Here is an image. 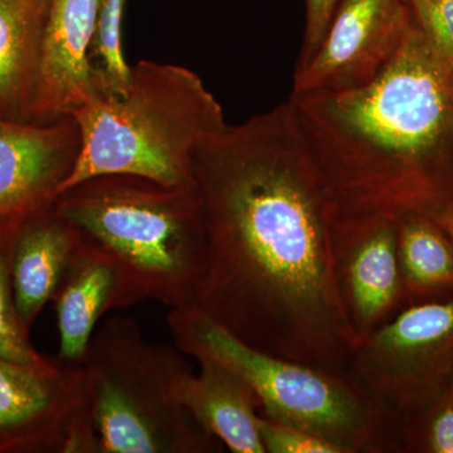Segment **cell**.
<instances>
[{
    "label": "cell",
    "mask_w": 453,
    "mask_h": 453,
    "mask_svg": "<svg viewBox=\"0 0 453 453\" xmlns=\"http://www.w3.org/2000/svg\"><path fill=\"white\" fill-rule=\"evenodd\" d=\"M80 240L120 271V309L142 301L169 309L196 303L207 265L196 187H166L127 174L98 175L55 199Z\"/></svg>",
    "instance_id": "cell-3"
},
{
    "label": "cell",
    "mask_w": 453,
    "mask_h": 453,
    "mask_svg": "<svg viewBox=\"0 0 453 453\" xmlns=\"http://www.w3.org/2000/svg\"><path fill=\"white\" fill-rule=\"evenodd\" d=\"M396 251L407 306L453 299V241L434 220L398 217Z\"/></svg>",
    "instance_id": "cell-17"
},
{
    "label": "cell",
    "mask_w": 453,
    "mask_h": 453,
    "mask_svg": "<svg viewBox=\"0 0 453 453\" xmlns=\"http://www.w3.org/2000/svg\"><path fill=\"white\" fill-rule=\"evenodd\" d=\"M207 265L195 305L265 353L349 374L356 334L336 286L332 203L288 101L202 146Z\"/></svg>",
    "instance_id": "cell-1"
},
{
    "label": "cell",
    "mask_w": 453,
    "mask_h": 453,
    "mask_svg": "<svg viewBox=\"0 0 453 453\" xmlns=\"http://www.w3.org/2000/svg\"><path fill=\"white\" fill-rule=\"evenodd\" d=\"M421 29L438 55L453 64V0H405Z\"/></svg>",
    "instance_id": "cell-21"
},
{
    "label": "cell",
    "mask_w": 453,
    "mask_h": 453,
    "mask_svg": "<svg viewBox=\"0 0 453 453\" xmlns=\"http://www.w3.org/2000/svg\"><path fill=\"white\" fill-rule=\"evenodd\" d=\"M0 453H98L82 365L0 357Z\"/></svg>",
    "instance_id": "cell-8"
},
{
    "label": "cell",
    "mask_w": 453,
    "mask_h": 453,
    "mask_svg": "<svg viewBox=\"0 0 453 453\" xmlns=\"http://www.w3.org/2000/svg\"><path fill=\"white\" fill-rule=\"evenodd\" d=\"M416 25L405 0H342L292 94L349 91L380 76Z\"/></svg>",
    "instance_id": "cell-9"
},
{
    "label": "cell",
    "mask_w": 453,
    "mask_h": 453,
    "mask_svg": "<svg viewBox=\"0 0 453 453\" xmlns=\"http://www.w3.org/2000/svg\"><path fill=\"white\" fill-rule=\"evenodd\" d=\"M120 291L121 275L115 262L79 237L52 300L62 360L81 365L97 321L110 310L120 309Z\"/></svg>",
    "instance_id": "cell-14"
},
{
    "label": "cell",
    "mask_w": 453,
    "mask_h": 453,
    "mask_svg": "<svg viewBox=\"0 0 453 453\" xmlns=\"http://www.w3.org/2000/svg\"><path fill=\"white\" fill-rule=\"evenodd\" d=\"M98 2L50 0L31 122L73 118L89 101L109 94L91 59Z\"/></svg>",
    "instance_id": "cell-12"
},
{
    "label": "cell",
    "mask_w": 453,
    "mask_h": 453,
    "mask_svg": "<svg viewBox=\"0 0 453 453\" xmlns=\"http://www.w3.org/2000/svg\"><path fill=\"white\" fill-rule=\"evenodd\" d=\"M183 401L196 422L234 453H266L258 434L261 405L253 390L234 372L210 359H198Z\"/></svg>",
    "instance_id": "cell-15"
},
{
    "label": "cell",
    "mask_w": 453,
    "mask_h": 453,
    "mask_svg": "<svg viewBox=\"0 0 453 453\" xmlns=\"http://www.w3.org/2000/svg\"><path fill=\"white\" fill-rule=\"evenodd\" d=\"M80 150L81 136L73 118L35 124L0 116V234H18L55 202Z\"/></svg>",
    "instance_id": "cell-11"
},
{
    "label": "cell",
    "mask_w": 453,
    "mask_h": 453,
    "mask_svg": "<svg viewBox=\"0 0 453 453\" xmlns=\"http://www.w3.org/2000/svg\"><path fill=\"white\" fill-rule=\"evenodd\" d=\"M258 434L266 453H345L335 443L259 414Z\"/></svg>",
    "instance_id": "cell-22"
},
{
    "label": "cell",
    "mask_w": 453,
    "mask_h": 453,
    "mask_svg": "<svg viewBox=\"0 0 453 453\" xmlns=\"http://www.w3.org/2000/svg\"><path fill=\"white\" fill-rule=\"evenodd\" d=\"M426 216L432 220L453 241V196L441 203Z\"/></svg>",
    "instance_id": "cell-24"
},
{
    "label": "cell",
    "mask_w": 453,
    "mask_h": 453,
    "mask_svg": "<svg viewBox=\"0 0 453 453\" xmlns=\"http://www.w3.org/2000/svg\"><path fill=\"white\" fill-rule=\"evenodd\" d=\"M336 286L357 342L407 306L396 251V219H334Z\"/></svg>",
    "instance_id": "cell-10"
},
{
    "label": "cell",
    "mask_w": 453,
    "mask_h": 453,
    "mask_svg": "<svg viewBox=\"0 0 453 453\" xmlns=\"http://www.w3.org/2000/svg\"><path fill=\"white\" fill-rule=\"evenodd\" d=\"M81 365L98 453L222 451L184 404L195 372L178 348L148 342L134 319L96 327Z\"/></svg>",
    "instance_id": "cell-6"
},
{
    "label": "cell",
    "mask_w": 453,
    "mask_h": 453,
    "mask_svg": "<svg viewBox=\"0 0 453 453\" xmlns=\"http://www.w3.org/2000/svg\"><path fill=\"white\" fill-rule=\"evenodd\" d=\"M453 372V299L417 303L357 345L349 375L398 422L434 401Z\"/></svg>",
    "instance_id": "cell-7"
},
{
    "label": "cell",
    "mask_w": 453,
    "mask_h": 453,
    "mask_svg": "<svg viewBox=\"0 0 453 453\" xmlns=\"http://www.w3.org/2000/svg\"><path fill=\"white\" fill-rule=\"evenodd\" d=\"M53 203L27 220L18 231L12 251L14 305L28 333L46 303L55 297L79 243V235Z\"/></svg>",
    "instance_id": "cell-13"
},
{
    "label": "cell",
    "mask_w": 453,
    "mask_h": 453,
    "mask_svg": "<svg viewBox=\"0 0 453 453\" xmlns=\"http://www.w3.org/2000/svg\"><path fill=\"white\" fill-rule=\"evenodd\" d=\"M127 0H100L92 38L91 59L109 94H127L131 68L122 50V18Z\"/></svg>",
    "instance_id": "cell-18"
},
{
    "label": "cell",
    "mask_w": 453,
    "mask_h": 453,
    "mask_svg": "<svg viewBox=\"0 0 453 453\" xmlns=\"http://www.w3.org/2000/svg\"><path fill=\"white\" fill-rule=\"evenodd\" d=\"M17 234H0V357L26 365H41L50 357L33 347L18 319L12 283V251Z\"/></svg>",
    "instance_id": "cell-20"
},
{
    "label": "cell",
    "mask_w": 453,
    "mask_h": 453,
    "mask_svg": "<svg viewBox=\"0 0 453 453\" xmlns=\"http://www.w3.org/2000/svg\"><path fill=\"white\" fill-rule=\"evenodd\" d=\"M401 452L453 453V390L399 421Z\"/></svg>",
    "instance_id": "cell-19"
},
{
    "label": "cell",
    "mask_w": 453,
    "mask_h": 453,
    "mask_svg": "<svg viewBox=\"0 0 453 453\" xmlns=\"http://www.w3.org/2000/svg\"><path fill=\"white\" fill-rule=\"evenodd\" d=\"M73 120L79 159L59 195L86 179L135 175L166 187H195V160L226 122L201 77L177 65L140 61L122 96L103 94Z\"/></svg>",
    "instance_id": "cell-4"
},
{
    "label": "cell",
    "mask_w": 453,
    "mask_h": 453,
    "mask_svg": "<svg viewBox=\"0 0 453 453\" xmlns=\"http://www.w3.org/2000/svg\"><path fill=\"white\" fill-rule=\"evenodd\" d=\"M288 101L334 219L426 216L452 198L453 64L418 26L365 88Z\"/></svg>",
    "instance_id": "cell-2"
},
{
    "label": "cell",
    "mask_w": 453,
    "mask_h": 453,
    "mask_svg": "<svg viewBox=\"0 0 453 453\" xmlns=\"http://www.w3.org/2000/svg\"><path fill=\"white\" fill-rule=\"evenodd\" d=\"M50 0H0V116L31 122Z\"/></svg>",
    "instance_id": "cell-16"
},
{
    "label": "cell",
    "mask_w": 453,
    "mask_h": 453,
    "mask_svg": "<svg viewBox=\"0 0 453 453\" xmlns=\"http://www.w3.org/2000/svg\"><path fill=\"white\" fill-rule=\"evenodd\" d=\"M447 387H449V388H451L453 390V372L451 374V378H449V386H447Z\"/></svg>",
    "instance_id": "cell-25"
},
{
    "label": "cell",
    "mask_w": 453,
    "mask_h": 453,
    "mask_svg": "<svg viewBox=\"0 0 453 453\" xmlns=\"http://www.w3.org/2000/svg\"><path fill=\"white\" fill-rule=\"evenodd\" d=\"M166 320L179 351L237 374L257 396L262 416L330 441L345 453L401 452L398 419L350 375L250 347L195 303L170 309Z\"/></svg>",
    "instance_id": "cell-5"
},
{
    "label": "cell",
    "mask_w": 453,
    "mask_h": 453,
    "mask_svg": "<svg viewBox=\"0 0 453 453\" xmlns=\"http://www.w3.org/2000/svg\"><path fill=\"white\" fill-rule=\"evenodd\" d=\"M306 3H308V12H306L305 37H303L297 67L305 65L320 46L340 0H306Z\"/></svg>",
    "instance_id": "cell-23"
}]
</instances>
